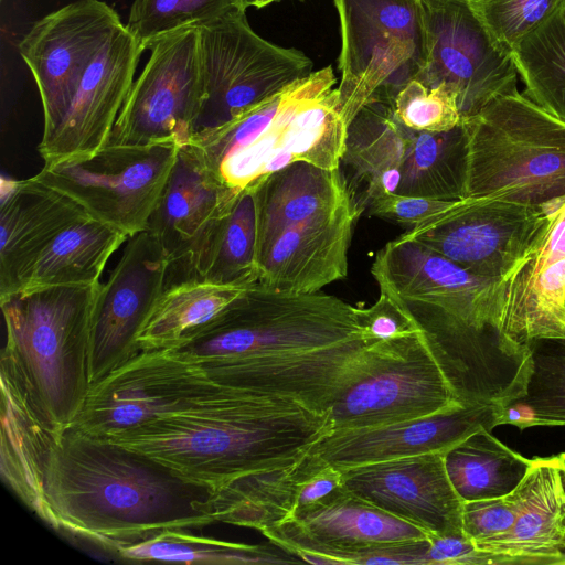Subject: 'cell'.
Masks as SVG:
<instances>
[{
  "instance_id": "1",
  "label": "cell",
  "mask_w": 565,
  "mask_h": 565,
  "mask_svg": "<svg viewBox=\"0 0 565 565\" xmlns=\"http://www.w3.org/2000/svg\"><path fill=\"white\" fill-rule=\"evenodd\" d=\"M1 476L56 531L117 555L173 529L214 523L212 490L157 460L70 426L52 430L1 397Z\"/></svg>"
},
{
  "instance_id": "2",
  "label": "cell",
  "mask_w": 565,
  "mask_h": 565,
  "mask_svg": "<svg viewBox=\"0 0 565 565\" xmlns=\"http://www.w3.org/2000/svg\"><path fill=\"white\" fill-rule=\"evenodd\" d=\"M360 307L321 291L259 281L173 350L220 385L294 399L324 413L366 369L373 344Z\"/></svg>"
},
{
  "instance_id": "3",
  "label": "cell",
  "mask_w": 565,
  "mask_h": 565,
  "mask_svg": "<svg viewBox=\"0 0 565 565\" xmlns=\"http://www.w3.org/2000/svg\"><path fill=\"white\" fill-rule=\"evenodd\" d=\"M331 431L330 411L320 413L290 398L223 386L182 411L105 440L215 491L239 478L294 465Z\"/></svg>"
},
{
  "instance_id": "4",
  "label": "cell",
  "mask_w": 565,
  "mask_h": 565,
  "mask_svg": "<svg viewBox=\"0 0 565 565\" xmlns=\"http://www.w3.org/2000/svg\"><path fill=\"white\" fill-rule=\"evenodd\" d=\"M100 282L0 296L1 394L52 430L73 425L90 381V319Z\"/></svg>"
},
{
  "instance_id": "5",
  "label": "cell",
  "mask_w": 565,
  "mask_h": 565,
  "mask_svg": "<svg viewBox=\"0 0 565 565\" xmlns=\"http://www.w3.org/2000/svg\"><path fill=\"white\" fill-rule=\"evenodd\" d=\"M335 82L331 66L313 71L228 122L193 135L190 145L211 173L237 193L298 161L338 169L348 124Z\"/></svg>"
},
{
  "instance_id": "6",
  "label": "cell",
  "mask_w": 565,
  "mask_h": 565,
  "mask_svg": "<svg viewBox=\"0 0 565 565\" xmlns=\"http://www.w3.org/2000/svg\"><path fill=\"white\" fill-rule=\"evenodd\" d=\"M462 125L467 138L465 199L547 211L565 200V119L518 89L462 118Z\"/></svg>"
},
{
  "instance_id": "7",
  "label": "cell",
  "mask_w": 565,
  "mask_h": 565,
  "mask_svg": "<svg viewBox=\"0 0 565 565\" xmlns=\"http://www.w3.org/2000/svg\"><path fill=\"white\" fill-rule=\"evenodd\" d=\"M341 32L337 87L349 122L370 102L392 103L425 64L418 0H333Z\"/></svg>"
},
{
  "instance_id": "8",
  "label": "cell",
  "mask_w": 565,
  "mask_h": 565,
  "mask_svg": "<svg viewBox=\"0 0 565 565\" xmlns=\"http://www.w3.org/2000/svg\"><path fill=\"white\" fill-rule=\"evenodd\" d=\"M203 95L194 134L217 128L313 71L301 51L266 41L234 10L199 28Z\"/></svg>"
},
{
  "instance_id": "9",
  "label": "cell",
  "mask_w": 565,
  "mask_h": 565,
  "mask_svg": "<svg viewBox=\"0 0 565 565\" xmlns=\"http://www.w3.org/2000/svg\"><path fill=\"white\" fill-rule=\"evenodd\" d=\"M179 150L174 142L107 143L88 157L44 163L34 178L131 237L147 230Z\"/></svg>"
},
{
  "instance_id": "10",
  "label": "cell",
  "mask_w": 565,
  "mask_h": 565,
  "mask_svg": "<svg viewBox=\"0 0 565 565\" xmlns=\"http://www.w3.org/2000/svg\"><path fill=\"white\" fill-rule=\"evenodd\" d=\"M458 404L419 328L374 343L364 372L331 407L332 430L413 420Z\"/></svg>"
},
{
  "instance_id": "11",
  "label": "cell",
  "mask_w": 565,
  "mask_h": 565,
  "mask_svg": "<svg viewBox=\"0 0 565 565\" xmlns=\"http://www.w3.org/2000/svg\"><path fill=\"white\" fill-rule=\"evenodd\" d=\"M222 387L194 359L173 349L141 351L92 385L72 427L97 439H109L182 411Z\"/></svg>"
},
{
  "instance_id": "12",
  "label": "cell",
  "mask_w": 565,
  "mask_h": 565,
  "mask_svg": "<svg viewBox=\"0 0 565 565\" xmlns=\"http://www.w3.org/2000/svg\"><path fill=\"white\" fill-rule=\"evenodd\" d=\"M149 50L108 143L174 142L181 149L192 140L203 95L199 28L168 34Z\"/></svg>"
},
{
  "instance_id": "13",
  "label": "cell",
  "mask_w": 565,
  "mask_h": 565,
  "mask_svg": "<svg viewBox=\"0 0 565 565\" xmlns=\"http://www.w3.org/2000/svg\"><path fill=\"white\" fill-rule=\"evenodd\" d=\"M418 1L425 64L416 79L427 87L444 85L455 92L462 118L518 90L519 75L511 54L492 43L467 0Z\"/></svg>"
},
{
  "instance_id": "14",
  "label": "cell",
  "mask_w": 565,
  "mask_h": 565,
  "mask_svg": "<svg viewBox=\"0 0 565 565\" xmlns=\"http://www.w3.org/2000/svg\"><path fill=\"white\" fill-rule=\"evenodd\" d=\"M490 309L504 340L529 360L533 340L565 338V200L495 282Z\"/></svg>"
},
{
  "instance_id": "15",
  "label": "cell",
  "mask_w": 565,
  "mask_h": 565,
  "mask_svg": "<svg viewBox=\"0 0 565 565\" xmlns=\"http://www.w3.org/2000/svg\"><path fill=\"white\" fill-rule=\"evenodd\" d=\"M548 213L512 202L465 199L401 236L422 243L475 275L499 280L530 246Z\"/></svg>"
},
{
  "instance_id": "16",
  "label": "cell",
  "mask_w": 565,
  "mask_h": 565,
  "mask_svg": "<svg viewBox=\"0 0 565 565\" xmlns=\"http://www.w3.org/2000/svg\"><path fill=\"white\" fill-rule=\"evenodd\" d=\"M168 268V257L149 231L128 238L92 310V385L141 352L137 337L166 288Z\"/></svg>"
},
{
  "instance_id": "17",
  "label": "cell",
  "mask_w": 565,
  "mask_h": 565,
  "mask_svg": "<svg viewBox=\"0 0 565 565\" xmlns=\"http://www.w3.org/2000/svg\"><path fill=\"white\" fill-rule=\"evenodd\" d=\"M100 0H77L36 21L19 52L36 83L47 137L61 122L75 85L105 40L121 24Z\"/></svg>"
},
{
  "instance_id": "18",
  "label": "cell",
  "mask_w": 565,
  "mask_h": 565,
  "mask_svg": "<svg viewBox=\"0 0 565 565\" xmlns=\"http://www.w3.org/2000/svg\"><path fill=\"white\" fill-rule=\"evenodd\" d=\"M238 195L211 173L191 145L179 150L146 230L158 238L168 257L166 287L199 279L218 224Z\"/></svg>"
},
{
  "instance_id": "19",
  "label": "cell",
  "mask_w": 565,
  "mask_h": 565,
  "mask_svg": "<svg viewBox=\"0 0 565 565\" xmlns=\"http://www.w3.org/2000/svg\"><path fill=\"white\" fill-rule=\"evenodd\" d=\"M143 51L124 23L105 40L79 76L61 122L39 143L46 164L88 157L108 143Z\"/></svg>"
},
{
  "instance_id": "20",
  "label": "cell",
  "mask_w": 565,
  "mask_h": 565,
  "mask_svg": "<svg viewBox=\"0 0 565 565\" xmlns=\"http://www.w3.org/2000/svg\"><path fill=\"white\" fill-rule=\"evenodd\" d=\"M341 471L345 489L356 498L429 535H465L463 502L449 480L444 452L379 461Z\"/></svg>"
},
{
  "instance_id": "21",
  "label": "cell",
  "mask_w": 565,
  "mask_h": 565,
  "mask_svg": "<svg viewBox=\"0 0 565 565\" xmlns=\"http://www.w3.org/2000/svg\"><path fill=\"white\" fill-rule=\"evenodd\" d=\"M262 533L302 562L317 565L338 564L344 554L377 545L429 536L423 529L356 498L347 489Z\"/></svg>"
},
{
  "instance_id": "22",
  "label": "cell",
  "mask_w": 565,
  "mask_h": 565,
  "mask_svg": "<svg viewBox=\"0 0 565 565\" xmlns=\"http://www.w3.org/2000/svg\"><path fill=\"white\" fill-rule=\"evenodd\" d=\"M371 273L379 288L405 301L434 306L472 327L498 329L490 309L498 280L475 275L419 242L390 241L376 253Z\"/></svg>"
},
{
  "instance_id": "23",
  "label": "cell",
  "mask_w": 565,
  "mask_h": 565,
  "mask_svg": "<svg viewBox=\"0 0 565 565\" xmlns=\"http://www.w3.org/2000/svg\"><path fill=\"white\" fill-rule=\"evenodd\" d=\"M503 425L501 405H456L430 416L390 425L338 429L310 451L339 470L427 452H445L471 434Z\"/></svg>"
},
{
  "instance_id": "24",
  "label": "cell",
  "mask_w": 565,
  "mask_h": 565,
  "mask_svg": "<svg viewBox=\"0 0 565 565\" xmlns=\"http://www.w3.org/2000/svg\"><path fill=\"white\" fill-rule=\"evenodd\" d=\"M85 215L77 202L34 177L2 178L0 296L20 290L42 253Z\"/></svg>"
},
{
  "instance_id": "25",
  "label": "cell",
  "mask_w": 565,
  "mask_h": 565,
  "mask_svg": "<svg viewBox=\"0 0 565 565\" xmlns=\"http://www.w3.org/2000/svg\"><path fill=\"white\" fill-rule=\"evenodd\" d=\"M361 211L359 204L329 220L284 228L258 244V281L276 290L310 294L345 278Z\"/></svg>"
},
{
  "instance_id": "26",
  "label": "cell",
  "mask_w": 565,
  "mask_h": 565,
  "mask_svg": "<svg viewBox=\"0 0 565 565\" xmlns=\"http://www.w3.org/2000/svg\"><path fill=\"white\" fill-rule=\"evenodd\" d=\"M253 191L257 245L284 228L329 220L361 204L340 168L330 170L305 161L274 172Z\"/></svg>"
},
{
  "instance_id": "27",
  "label": "cell",
  "mask_w": 565,
  "mask_h": 565,
  "mask_svg": "<svg viewBox=\"0 0 565 565\" xmlns=\"http://www.w3.org/2000/svg\"><path fill=\"white\" fill-rule=\"evenodd\" d=\"M514 497L512 529L481 552L495 556L499 564H556L565 543L558 456L531 459Z\"/></svg>"
},
{
  "instance_id": "28",
  "label": "cell",
  "mask_w": 565,
  "mask_h": 565,
  "mask_svg": "<svg viewBox=\"0 0 565 565\" xmlns=\"http://www.w3.org/2000/svg\"><path fill=\"white\" fill-rule=\"evenodd\" d=\"M405 148L406 127L387 102L367 103L349 122L341 163L364 184V203L397 193Z\"/></svg>"
},
{
  "instance_id": "29",
  "label": "cell",
  "mask_w": 565,
  "mask_h": 565,
  "mask_svg": "<svg viewBox=\"0 0 565 565\" xmlns=\"http://www.w3.org/2000/svg\"><path fill=\"white\" fill-rule=\"evenodd\" d=\"M129 237L87 214L42 253L21 289L100 282L107 262Z\"/></svg>"
},
{
  "instance_id": "30",
  "label": "cell",
  "mask_w": 565,
  "mask_h": 565,
  "mask_svg": "<svg viewBox=\"0 0 565 565\" xmlns=\"http://www.w3.org/2000/svg\"><path fill=\"white\" fill-rule=\"evenodd\" d=\"M467 138L462 122L443 132L406 127L405 156L396 194L465 200Z\"/></svg>"
},
{
  "instance_id": "31",
  "label": "cell",
  "mask_w": 565,
  "mask_h": 565,
  "mask_svg": "<svg viewBox=\"0 0 565 565\" xmlns=\"http://www.w3.org/2000/svg\"><path fill=\"white\" fill-rule=\"evenodd\" d=\"M249 286L199 279L167 286L137 337L139 350L173 348L214 319Z\"/></svg>"
},
{
  "instance_id": "32",
  "label": "cell",
  "mask_w": 565,
  "mask_h": 565,
  "mask_svg": "<svg viewBox=\"0 0 565 565\" xmlns=\"http://www.w3.org/2000/svg\"><path fill=\"white\" fill-rule=\"evenodd\" d=\"M490 431L480 429L444 452L449 480L462 502L511 493L530 468L531 459Z\"/></svg>"
},
{
  "instance_id": "33",
  "label": "cell",
  "mask_w": 565,
  "mask_h": 565,
  "mask_svg": "<svg viewBox=\"0 0 565 565\" xmlns=\"http://www.w3.org/2000/svg\"><path fill=\"white\" fill-rule=\"evenodd\" d=\"M117 555L130 562H181L205 565L295 564L302 561L282 547L245 544L199 536L189 529L163 531L143 542L120 550Z\"/></svg>"
},
{
  "instance_id": "34",
  "label": "cell",
  "mask_w": 565,
  "mask_h": 565,
  "mask_svg": "<svg viewBox=\"0 0 565 565\" xmlns=\"http://www.w3.org/2000/svg\"><path fill=\"white\" fill-rule=\"evenodd\" d=\"M561 10L526 35L511 57L525 86L523 93L565 119V21Z\"/></svg>"
},
{
  "instance_id": "35",
  "label": "cell",
  "mask_w": 565,
  "mask_h": 565,
  "mask_svg": "<svg viewBox=\"0 0 565 565\" xmlns=\"http://www.w3.org/2000/svg\"><path fill=\"white\" fill-rule=\"evenodd\" d=\"M531 360L525 393L503 407V424L565 426V338L533 340Z\"/></svg>"
},
{
  "instance_id": "36",
  "label": "cell",
  "mask_w": 565,
  "mask_h": 565,
  "mask_svg": "<svg viewBox=\"0 0 565 565\" xmlns=\"http://www.w3.org/2000/svg\"><path fill=\"white\" fill-rule=\"evenodd\" d=\"M259 279L257 211L253 190L239 193L212 238L199 280L252 285Z\"/></svg>"
},
{
  "instance_id": "37",
  "label": "cell",
  "mask_w": 565,
  "mask_h": 565,
  "mask_svg": "<svg viewBox=\"0 0 565 565\" xmlns=\"http://www.w3.org/2000/svg\"><path fill=\"white\" fill-rule=\"evenodd\" d=\"M237 9L244 10L238 0H135L125 25L146 51L168 34L200 28Z\"/></svg>"
},
{
  "instance_id": "38",
  "label": "cell",
  "mask_w": 565,
  "mask_h": 565,
  "mask_svg": "<svg viewBox=\"0 0 565 565\" xmlns=\"http://www.w3.org/2000/svg\"><path fill=\"white\" fill-rule=\"evenodd\" d=\"M467 1L492 43L508 54L565 4V0Z\"/></svg>"
},
{
  "instance_id": "39",
  "label": "cell",
  "mask_w": 565,
  "mask_h": 565,
  "mask_svg": "<svg viewBox=\"0 0 565 565\" xmlns=\"http://www.w3.org/2000/svg\"><path fill=\"white\" fill-rule=\"evenodd\" d=\"M390 105L397 120L416 131L443 132L462 122L457 95L444 85L427 87L414 78Z\"/></svg>"
},
{
  "instance_id": "40",
  "label": "cell",
  "mask_w": 565,
  "mask_h": 565,
  "mask_svg": "<svg viewBox=\"0 0 565 565\" xmlns=\"http://www.w3.org/2000/svg\"><path fill=\"white\" fill-rule=\"evenodd\" d=\"M515 514L514 490L499 498L463 502V533L481 552L512 529Z\"/></svg>"
},
{
  "instance_id": "41",
  "label": "cell",
  "mask_w": 565,
  "mask_h": 565,
  "mask_svg": "<svg viewBox=\"0 0 565 565\" xmlns=\"http://www.w3.org/2000/svg\"><path fill=\"white\" fill-rule=\"evenodd\" d=\"M377 300L369 308H360L362 326L374 342L390 341L419 331L405 302L394 294L379 288Z\"/></svg>"
},
{
  "instance_id": "42",
  "label": "cell",
  "mask_w": 565,
  "mask_h": 565,
  "mask_svg": "<svg viewBox=\"0 0 565 565\" xmlns=\"http://www.w3.org/2000/svg\"><path fill=\"white\" fill-rule=\"evenodd\" d=\"M457 201L390 194L369 204L371 214L394 221L409 228L450 209ZM408 228V230H409Z\"/></svg>"
},
{
  "instance_id": "43",
  "label": "cell",
  "mask_w": 565,
  "mask_h": 565,
  "mask_svg": "<svg viewBox=\"0 0 565 565\" xmlns=\"http://www.w3.org/2000/svg\"><path fill=\"white\" fill-rule=\"evenodd\" d=\"M428 557L431 564H499L495 556L477 550L466 535H429Z\"/></svg>"
},
{
  "instance_id": "44",
  "label": "cell",
  "mask_w": 565,
  "mask_h": 565,
  "mask_svg": "<svg viewBox=\"0 0 565 565\" xmlns=\"http://www.w3.org/2000/svg\"><path fill=\"white\" fill-rule=\"evenodd\" d=\"M558 473L563 494V523L565 527V452L558 455Z\"/></svg>"
},
{
  "instance_id": "45",
  "label": "cell",
  "mask_w": 565,
  "mask_h": 565,
  "mask_svg": "<svg viewBox=\"0 0 565 565\" xmlns=\"http://www.w3.org/2000/svg\"><path fill=\"white\" fill-rule=\"evenodd\" d=\"M241 7L246 10L249 7L263 8L270 4L271 0H238Z\"/></svg>"
},
{
  "instance_id": "46",
  "label": "cell",
  "mask_w": 565,
  "mask_h": 565,
  "mask_svg": "<svg viewBox=\"0 0 565 565\" xmlns=\"http://www.w3.org/2000/svg\"><path fill=\"white\" fill-rule=\"evenodd\" d=\"M556 564H565V543L562 547V551H561V554H559V557H558Z\"/></svg>"
},
{
  "instance_id": "47",
  "label": "cell",
  "mask_w": 565,
  "mask_h": 565,
  "mask_svg": "<svg viewBox=\"0 0 565 565\" xmlns=\"http://www.w3.org/2000/svg\"><path fill=\"white\" fill-rule=\"evenodd\" d=\"M561 12H562L563 19H564V21H565V4H564V7L562 8Z\"/></svg>"
},
{
  "instance_id": "48",
  "label": "cell",
  "mask_w": 565,
  "mask_h": 565,
  "mask_svg": "<svg viewBox=\"0 0 565 565\" xmlns=\"http://www.w3.org/2000/svg\"><path fill=\"white\" fill-rule=\"evenodd\" d=\"M278 1H281V0H271L270 3L278 2Z\"/></svg>"
}]
</instances>
